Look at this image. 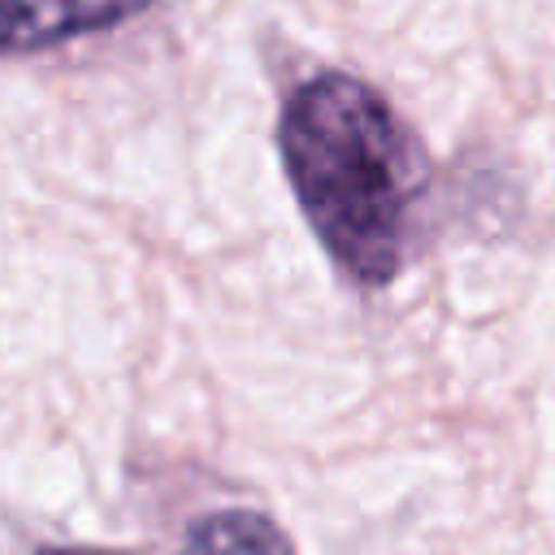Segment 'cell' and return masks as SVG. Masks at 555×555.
<instances>
[{
	"label": "cell",
	"mask_w": 555,
	"mask_h": 555,
	"mask_svg": "<svg viewBox=\"0 0 555 555\" xmlns=\"http://www.w3.org/2000/svg\"><path fill=\"white\" fill-rule=\"evenodd\" d=\"M278 147L330 260L360 286H386L403 264L408 217L429 173L395 108L351 74H312L282 108Z\"/></svg>",
	"instance_id": "1"
},
{
	"label": "cell",
	"mask_w": 555,
	"mask_h": 555,
	"mask_svg": "<svg viewBox=\"0 0 555 555\" xmlns=\"http://www.w3.org/2000/svg\"><path fill=\"white\" fill-rule=\"evenodd\" d=\"M186 546L208 551H286L291 538L260 512H212L186 529Z\"/></svg>",
	"instance_id": "3"
},
{
	"label": "cell",
	"mask_w": 555,
	"mask_h": 555,
	"mask_svg": "<svg viewBox=\"0 0 555 555\" xmlns=\"http://www.w3.org/2000/svg\"><path fill=\"white\" fill-rule=\"evenodd\" d=\"M152 0H0V56L39 52L91 30H108Z\"/></svg>",
	"instance_id": "2"
}]
</instances>
